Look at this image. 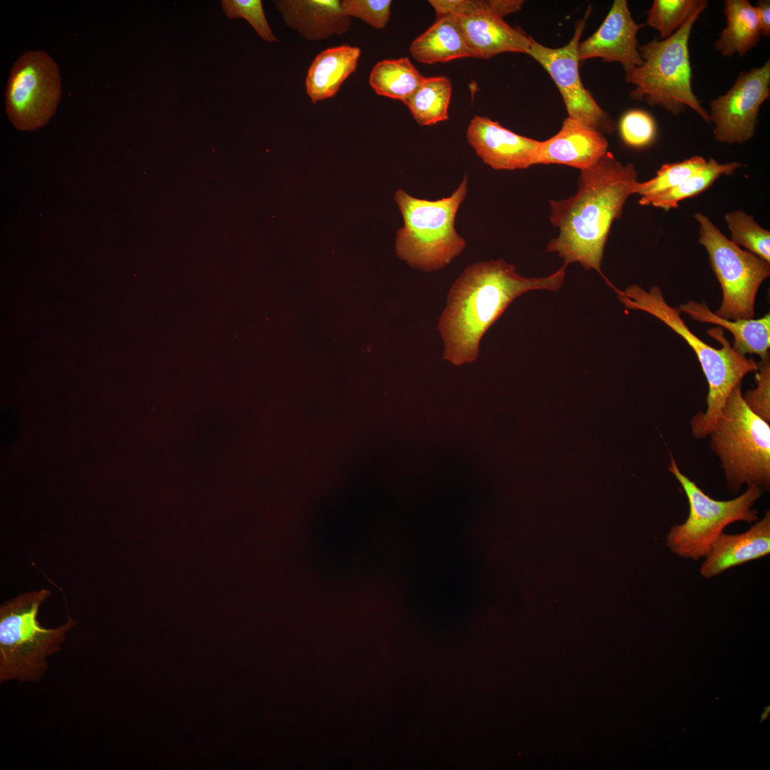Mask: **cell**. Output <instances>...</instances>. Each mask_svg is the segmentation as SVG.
Returning <instances> with one entry per match:
<instances>
[{"mask_svg": "<svg viewBox=\"0 0 770 770\" xmlns=\"http://www.w3.org/2000/svg\"><path fill=\"white\" fill-rule=\"evenodd\" d=\"M274 4L286 25L309 41L343 35L351 26L339 0H275Z\"/></svg>", "mask_w": 770, "mask_h": 770, "instance_id": "e0dca14e", "label": "cell"}, {"mask_svg": "<svg viewBox=\"0 0 770 770\" xmlns=\"http://www.w3.org/2000/svg\"><path fill=\"white\" fill-rule=\"evenodd\" d=\"M46 589L23 593L0 607V682H37L48 669L46 658L61 649L67 632L76 624L68 617L55 628L38 621Z\"/></svg>", "mask_w": 770, "mask_h": 770, "instance_id": "8992f818", "label": "cell"}, {"mask_svg": "<svg viewBox=\"0 0 770 770\" xmlns=\"http://www.w3.org/2000/svg\"><path fill=\"white\" fill-rule=\"evenodd\" d=\"M611 287L625 309L654 316L683 338L694 351L707 379L709 392L706 412L699 411L690 421L692 434L697 439L708 436L730 392L746 374L757 371V362L737 353L719 327L711 328L707 333L722 344V348L715 349L701 340L686 325L680 309L667 304L658 285L649 291L637 284H631L623 291L613 285Z\"/></svg>", "mask_w": 770, "mask_h": 770, "instance_id": "3957f363", "label": "cell"}, {"mask_svg": "<svg viewBox=\"0 0 770 770\" xmlns=\"http://www.w3.org/2000/svg\"><path fill=\"white\" fill-rule=\"evenodd\" d=\"M361 50L342 45L328 48L312 61L306 77V91L313 103L333 97L356 69Z\"/></svg>", "mask_w": 770, "mask_h": 770, "instance_id": "d6986e66", "label": "cell"}, {"mask_svg": "<svg viewBox=\"0 0 770 770\" xmlns=\"http://www.w3.org/2000/svg\"><path fill=\"white\" fill-rule=\"evenodd\" d=\"M568 265L544 277H525L503 259L466 267L449 290L437 325L443 358L456 366L478 356L483 336L517 297L532 290L560 289Z\"/></svg>", "mask_w": 770, "mask_h": 770, "instance_id": "7a4b0ae2", "label": "cell"}, {"mask_svg": "<svg viewBox=\"0 0 770 770\" xmlns=\"http://www.w3.org/2000/svg\"><path fill=\"white\" fill-rule=\"evenodd\" d=\"M681 312L699 322L711 323L729 331L734 336L732 348L739 354H757L761 359L769 356L770 314L759 319L727 320L717 316L705 302L689 301L679 306Z\"/></svg>", "mask_w": 770, "mask_h": 770, "instance_id": "44dd1931", "label": "cell"}, {"mask_svg": "<svg viewBox=\"0 0 770 770\" xmlns=\"http://www.w3.org/2000/svg\"><path fill=\"white\" fill-rule=\"evenodd\" d=\"M770 553V512L766 510L748 530L736 535L722 533L713 543L700 573L706 578Z\"/></svg>", "mask_w": 770, "mask_h": 770, "instance_id": "ac0fdd59", "label": "cell"}, {"mask_svg": "<svg viewBox=\"0 0 770 770\" xmlns=\"http://www.w3.org/2000/svg\"><path fill=\"white\" fill-rule=\"evenodd\" d=\"M618 128L623 142L632 148L651 144L656 136L657 126L653 117L643 110L634 109L621 117Z\"/></svg>", "mask_w": 770, "mask_h": 770, "instance_id": "f1b7e54d", "label": "cell"}, {"mask_svg": "<svg viewBox=\"0 0 770 770\" xmlns=\"http://www.w3.org/2000/svg\"><path fill=\"white\" fill-rule=\"evenodd\" d=\"M725 222L730 241L770 262V232L760 226L754 217L741 210L727 213Z\"/></svg>", "mask_w": 770, "mask_h": 770, "instance_id": "4316f807", "label": "cell"}, {"mask_svg": "<svg viewBox=\"0 0 770 770\" xmlns=\"http://www.w3.org/2000/svg\"><path fill=\"white\" fill-rule=\"evenodd\" d=\"M694 217L699 224L698 242L706 249L722 290L721 305L714 313L727 320L753 319L757 292L770 275V262L734 244L707 215L697 212Z\"/></svg>", "mask_w": 770, "mask_h": 770, "instance_id": "9c48e42d", "label": "cell"}, {"mask_svg": "<svg viewBox=\"0 0 770 770\" xmlns=\"http://www.w3.org/2000/svg\"><path fill=\"white\" fill-rule=\"evenodd\" d=\"M467 192L466 174L451 195L440 200L414 197L399 189L394 200L404 225L396 234L397 256L410 267L426 272L450 264L466 247L455 229V219Z\"/></svg>", "mask_w": 770, "mask_h": 770, "instance_id": "277c9868", "label": "cell"}, {"mask_svg": "<svg viewBox=\"0 0 770 770\" xmlns=\"http://www.w3.org/2000/svg\"><path fill=\"white\" fill-rule=\"evenodd\" d=\"M423 78L411 61L403 57L379 61L371 71L369 83L376 94L404 102Z\"/></svg>", "mask_w": 770, "mask_h": 770, "instance_id": "603a6c76", "label": "cell"}, {"mask_svg": "<svg viewBox=\"0 0 770 770\" xmlns=\"http://www.w3.org/2000/svg\"><path fill=\"white\" fill-rule=\"evenodd\" d=\"M709 436L730 492L744 483L769 491L770 425L747 406L741 383L730 392Z\"/></svg>", "mask_w": 770, "mask_h": 770, "instance_id": "52a82bcc", "label": "cell"}, {"mask_svg": "<svg viewBox=\"0 0 770 770\" xmlns=\"http://www.w3.org/2000/svg\"><path fill=\"white\" fill-rule=\"evenodd\" d=\"M221 5L228 18L246 19L264 41H279L267 22L260 0H222Z\"/></svg>", "mask_w": 770, "mask_h": 770, "instance_id": "f546056e", "label": "cell"}, {"mask_svg": "<svg viewBox=\"0 0 770 770\" xmlns=\"http://www.w3.org/2000/svg\"><path fill=\"white\" fill-rule=\"evenodd\" d=\"M607 148L602 133L567 117L555 135L541 141L536 165L560 164L580 170L594 165Z\"/></svg>", "mask_w": 770, "mask_h": 770, "instance_id": "9a60e30c", "label": "cell"}, {"mask_svg": "<svg viewBox=\"0 0 770 770\" xmlns=\"http://www.w3.org/2000/svg\"><path fill=\"white\" fill-rule=\"evenodd\" d=\"M707 6L697 9L670 37L654 38L639 46L642 64L625 73L626 82L635 87L630 93L631 98L659 106L674 115L689 107L710 123L709 113L692 91L688 46L693 26Z\"/></svg>", "mask_w": 770, "mask_h": 770, "instance_id": "5b68a950", "label": "cell"}, {"mask_svg": "<svg viewBox=\"0 0 770 770\" xmlns=\"http://www.w3.org/2000/svg\"><path fill=\"white\" fill-rule=\"evenodd\" d=\"M769 96V59L760 67L740 72L729 90L710 102L709 115L716 141L732 145L751 140L759 109Z\"/></svg>", "mask_w": 770, "mask_h": 770, "instance_id": "7c38bea8", "label": "cell"}, {"mask_svg": "<svg viewBox=\"0 0 770 770\" xmlns=\"http://www.w3.org/2000/svg\"><path fill=\"white\" fill-rule=\"evenodd\" d=\"M456 16L473 58L489 59L506 52L528 54L532 37L503 17L488 12Z\"/></svg>", "mask_w": 770, "mask_h": 770, "instance_id": "2e32d148", "label": "cell"}, {"mask_svg": "<svg viewBox=\"0 0 770 770\" xmlns=\"http://www.w3.org/2000/svg\"><path fill=\"white\" fill-rule=\"evenodd\" d=\"M590 13V6L584 17L576 21L573 36L566 45L549 48L532 37L528 55L538 62L553 80L563 97L568 117L603 134H611L616 130L615 123L585 88L579 71L578 46Z\"/></svg>", "mask_w": 770, "mask_h": 770, "instance_id": "8fae6325", "label": "cell"}, {"mask_svg": "<svg viewBox=\"0 0 770 770\" xmlns=\"http://www.w3.org/2000/svg\"><path fill=\"white\" fill-rule=\"evenodd\" d=\"M755 379L756 387L742 394L747 406L756 415L770 422V359L769 356L757 362Z\"/></svg>", "mask_w": 770, "mask_h": 770, "instance_id": "1f68e13d", "label": "cell"}, {"mask_svg": "<svg viewBox=\"0 0 770 770\" xmlns=\"http://www.w3.org/2000/svg\"><path fill=\"white\" fill-rule=\"evenodd\" d=\"M61 93L58 66L43 51H29L14 63L6 90V111L14 127L30 131L55 113Z\"/></svg>", "mask_w": 770, "mask_h": 770, "instance_id": "30bf717a", "label": "cell"}, {"mask_svg": "<svg viewBox=\"0 0 770 770\" xmlns=\"http://www.w3.org/2000/svg\"><path fill=\"white\" fill-rule=\"evenodd\" d=\"M724 4L727 24L714 43V49L724 57L744 56L761 38L756 8L747 0H726Z\"/></svg>", "mask_w": 770, "mask_h": 770, "instance_id": "7402d4cb", "label": "cell"}, {"mask_svg": "<svg viewBox=\"0 0 770 770\" xmlns=\"http://www.w3.org/2000/svg\"><path fill=\"white\" fill-rule=\"evenodd\" d=\"M391 0H342L340 6L349 17H355L369 26L381 29L391 16Z\"/></svg>", "mask_w": 770, "mask_h": 770, "instance_id": "4dcf8cb0", "label": "cell"}, {"mask_svg": "<svg viewBox=\"0 0 770 770\" xmlns=\"http://www.w3.org/2000/svg\"><path fill=\"white\" fill-rule=\"evenodd\" d=\"M451 92L449 78L424 77L416 91L403 103L418 124L433 125L448 118Z\"/></svg>", "mask_w": 770, "mask_h": 770, "instance_id": "cb8c5ba5", "label": "cell"}, {"mask_svg": "<svg viewBox=\"0 0 770 770\" xmlns=\"http://www.w3.org/2000/svg\"><path fill=\"white\" fill-rule=\"evenodd\" d=\"M466 138L483 162L497 170L526 169L536 165L541 144L487 116L476 115L468 125Z\"/></svg>", "mask_w": 770, "mask_h": 770, "instance_id": "4fadbf2b", "label": "cell"}, {"mask_svg": "<svg viewBox=\"0 0 770 770\" xmlns=\"http://www.w3.org/2000/svg\"><path fill=\"white\" fill-rule=\"evenodd\" d=\"M706 0H654L646 11L647 24L664 40L678 31L700 7L707 5Z\"/></svg>", "mask_w": 770, "mask_h": 770, "instance_id": "484cf974", "label": "cell"}, {"mask_svg": "<svg viewBox=\"0 0 770 770\" xmlns=\"http://www.w3.org/2000/svg\"><path fill=\"white\" fill-rule=\"evenodd\" d=\"M707 160L694 155L680 162L666 163L657 170L655 176L645 182H640L637 194L640 200L652 197L672 189L701 169Z\"/></svg>", "mask_w": 770, "mask_h": 770, "instance_id": "83f0119b", "label": "cell"}, {"mask_svg": "<svg viewBox=\"0 0 770 770\" xmlns=\"http://www.w3.org/2000/svg\"><path fill=\"white\" fill-rule=\"evenodd\" d=\"M640 182L634 165H623L607 152L594 165L580 170L575 194L550 200V220L558 235L546 251L555 252L566 265L578 262L585 270L601 271L604 249L613 222L622 215Z\"/></svg>", "mask_w": 770, "mask_h": 770, "instance_id": "6da1fadb", "label": "cell"}, {"mask_svg": "<svg viewBox=\"0 0 770 770\" xmlns=\"http://www.w3.org/2000/svg\"><path fill=\"white\" fill-rule=\"evenodd\" d=\"M410 52L417 61L426 64L473 58L460 22L453 14L436 17L435 22L412 41Z\"/></svg>", "mask_w": 770, "mask_h": 770, "instance_id": "ffe728a7", "label": "cell"}, {"mask_svg": "<svg viewBox=\"0 0 770 770\" xmlns=\"http://www.w3.org/2000/svg\"><path fill=\"white\" fill-rule=\"evenodd\" d=\"M645 25L635 21L626 0H615L597 30L580 42L579 61L600 58L607 63L618 62L625 73L641 66L637 35Z\"/></svg>", "mask_w": 770, "mask_h": 770, "instance_id": "5bb4252c", "label": "cell"}, {"mask_svg": "<svg viewBox=\"0 0 770 770\" xmlns=\"http://www.w3.org/2000/svg\"><path fill=\"white\" fill-rule=\"evenodd\" d=\"M669 455L668 469L681 484L689 506L685 522L673 525L667 535V545L674 554L697 560L707 555L729 524L758 520L759 512L753 506L762 496L761 488L747 485L746 491L734 499L714 500L682 473L671 452Z\"/></svg>", "mask_w": 770, "mask_h": 770, "instance_id": "ba28073f", "label": "cell"}, {"mask_svg": "<svg viewBox=\"0 0 770 770\" xmlns=\"http://www.w3.org/2000/svg\"><path fill=\"white\" fill-rule=\"evenodd\" d=\"M756 8L758 13L761 34L765 37H769L770 36V1H759Z\"/></svg>", "mask_w": 770, "mask_h": 770, "instance_id": "d6a6232c", "label": "cell"}, {"mask_svg": "<svg viewBox=\"0 0 770 770\" xmlns=\"http://www.w3.org/2000/svg\"><path fill=\"white\" fill-rule=\"evenodd\" d=\"M741 166L739 162L719 163L710 158L701 169L677 186L649 198L639 200V204L651 205L664 211L677 208L680 201L704 192L721 175H731Z\"/></svg>", "mask_w": 770, "mask_h": 770, "instance_id": "d4e9b609", "label": "cell"}]
</instances>
